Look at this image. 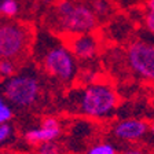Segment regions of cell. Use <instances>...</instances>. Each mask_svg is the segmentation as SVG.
<instances>
[{
    "instance_id": "6da1fadb",
    "label": "cell",
    "mask_w": 154,
    "mask_h": 154,
    "mask_svg": "<svg viewBox=\"0 0 154 154\" xmlns=\"http://www.w3.org/2000/svg\"><path fill=\"white\" fill-rule=\"evenodd\" d=\"M117 98L109 87L91 85L81 96V110L90 116H103L112 112Z\"/></svg>"
},
{
    "instance_id": "7a4b0ae2",
    "label": "cell",
    "mask_w": 154,
    "mask_h": 154,
    "mask_svg": "<svg viewBox=\"0 0 154 154\" xmlns=\"http://www.w3.org/2000/svg\"><path fill=\"white\" fill-rule=\"evenodd\" d=\"M58 15L62 25L73 32H87L95 26V17L90 10L66 0L58 6Z\"/></svg>"
},
{
    "instance_id": "3957f363",
    "label": "cell",
    "mask_w": 154,
    "mask_h": 154,
    "mask_svg": "<svg viewBox=\"0 0 154 154\" xmlns=\"http://www.w3.org/2000/svg\"><path fill=\"white\" fill-rule=\"evenodd\" d=\"M4 94L15 105L29 106L37 98L38 84L32 77H13L4 87Z\"/></svg>"
},
{
    "instance_id": "277c9868",
    "label": "cell",
    "mask_w": 154,
    "mask_h": 154,
    "mask_svg": "<svg viewBox=\"0 0 154 154\" xmlns=\"http://www.w3.org/2000/svg\"><path fill=\"white\" fill-rule=\"evenodd\" d=\"M128 62L139 76L154 81V45L136 42L128 50Z\"/></svg>"
},
{
    "instance_id": "5b68a950",
    "label": "cell",
    "mask_w": 154,
    "mask_h": 154,
    "mask_svg": "<svg viewBox=\"0 0 154 154\" xmlns=\"http://www.w3.org/2000/svg\"><path fill=\"white\" fill-rule=\"evenodd\" d=\"M26 44V32L15 23L0 25V57L10 59L21 54Z\"/></svg>"
},
{
    "instance_id": "8992f818",
    "label": "cell",
    "mask_w": 154,
    "mask_h": 154,
    "mask_svg": "<svg viewBox=\"0 0 154 154\" xmlns=\"http://www.w3.org/2000/svg\"><path fill=\"white\" fill-rule=\"evenodd\" d=\"M45 69L52 76L61 79V80H69L73 76L74 63L70 52L66 48L57 47L45 55Z\"/></svg>"
},
{
    "instance_id": "52a82bcc",
    "label": "cell",
    "mask_w": 154,
    "mask_h": 154,
    "mask_svg": "<svg viewBox=\"0 0 154 154\" xmlns=\"http://www.w3.org/2000/svg\"><path fill=\"white\" fill-rule=\"evenodd\" d=\"M147 125L138 120H129V121L120 122L114 129V134L121 139L127 140H134V139L140 138L142 135L146 134Z\"/></svg>"
},
{
    "instance_id": "ba28073f",
    "label": "cell",
    "mask_w": 154,
    "mask_h": 154,
    "mask_svg": "<svg viewBox=\"0 0 154 154\" xmlns=\"http://www.w3.org/2000/svg\"><path fill=\"white\" fill-rule=\"evenodd\" d=\"M59 134V125L55 119H45L43 127L40 129H33L26 134V139L29 142H42V140H51L57 138Z\"/></svg>"
},
{
    "instance_id": "9c48e42d",
    "label": "cell",
    "mask_w": 154,
    "mask_h": 154,
    "mask_svg": "<svg viewBox=\"0 0 154 154\" xmlns=\"http://www.w3.org/2000/svg\"><path fill=\"white\" fill-rule=\"evenodd\" d=\"M73 52L80 58H91L96 52V43L91 36H81L72 43Z\"/></svg>"
},
{
    "instance_id": "30bf717a",
    "label": "cell",
    "mask_w": 154,
    "mask_h": 154,
    "mask_svg": "<svg viewBox=\"0 0 154 154\" xmlns=\"http://www.w3.org/2000/svg\"><path fill=\"white\" fill-rule=\"evenodd\" d=\"M11 116H13V113H11L10 107L0 99V125H3V122L11 119Z\"/></svg>"
},
{
    "instance_id": "8fae6325",
    "label": "cell",
    "mask_w": 154,
    "mask_h": 154,
    "mask_svg": "<svg viewBox=\"0 0 154 154\" xmlns=\"http://www.w3.org/2000/svg\"><path fill=\"white\" fill-rule=\"evenodd\" d=\"M88 154H116V150L110 144H99V146L91 149Z\"/></svg>"
},
{
    "instance_id": "7c38bea8",
    "label": "cell",
    "mask_w": 154,
    "mask_h": 154,
    "mask_svg": "<svg viewBox=\"0 0 154 154\" xmlns=\"http://www.w3.org/2000/svg\"><path fill=\"white\" fill-rule=\"evenodd\" d=\"M17 11H18V4H17L14 0H8V2L6 3V6H4V8H3V14H6L7 17L15 15Z\"/></svg>"
},
{
    "instance_id": "4fadbf2b",
    "label": "cell",
    "mask_w": 154,
    "mask_h": 154,
    "mask_svg": "<svg viewBox=\"0 0 154 154\" xmlns=\"http://www.w3.org/2000/svg\"><path fill=\"white\" fill-rule=\"evenodd\" d=\"M14 72V66L13 63L10 61H2L0 62V73L2 74H6V76H11Z\"/></svg>"
},
{
    "instance_id": "5bb4252c",
    "label": "cell",
    "mask_w": 154,
    "mask_h": 154,
    "mask_svg": "<svg viewBox=\"0 0 154 154\" xmlns=\"http://www.w3.org/2000/svg\"><path fill=\"white\" fill-rule=\"evenodd\" d=\"M38 154H58V149H57V146L52 143H45L40 147Z\"/></svg>"
},
{
    "instance_id": "9a60e30c",
    "label": "cell",
    "mask_w": 154,
    "mask_h": 154,
    "mask_svg": "<svg viewBox=\"0 0 154 154\" xmlns=\"http://www.w3.org/2000/svg\"><path fill=\"white\" fill-rule=\"evenodd\" d=\"M144 23H146V26H147L149 30L154 35V13L150 11V13L146 15V21H144Z\"/></svg>"
},
{
    "instance_id": "2e32d148",
    "label": "cell",
    "mask_w": 154,
    "mask_h": 154,
    "mask_svg": "<svg viewBox=\"0 0 154 154\" xmlns=\"http://www.w3.org/2000/svg\"><path fill=\"white\" fill-rule=\"evenodd\" d=\"M10 132H11V129H10L8 125H6V124L0 125V142H3L4 139L8 138Z\"/></svg>"
},
{
    "instance_id": "e0dca14e",
    "label": "cell",
    "mask_w": 154,
    "mask_h": 154,
    "mask_svg": "<svg viewBox=\"0 0 154 154\" xmlns=\"http://www.w3.org/2000/svg\"><path fill=\"white\" fill-rule=\"evenodd\" d=\"M95 8L99 13H105V11H107V3H105L103 0H98L95 3Z\"/></svg>"
},
{
    "instance_id": "ac0fdd59",
    "label": "cell",
    "mask_w": 154,
    "mask_h": 154,
    "mask_svg": "<svg viewBox=\"0 0 154 154\" xmlns=\"http://www.w3.org/2000/svg\"><path fill=\"white\" fill-rule=\"evenodd\" d=\"M7 2H8V0H0V13H3V8H4Z\"/></svg>"
},
{
    "instance_id": "d6986e66",
    "label": "cell",
    "mask_w": 154,
    "mask_h": 154,
    "mask_svg": "<svg viewBox=\"0 0 154 154\" xmlns=\"http://www.w3.org/2000/svg\"><path fill=\"white\" fill-rule=\"evenodd\" d=\"M149 8H150L151 13H154V0H150V2H149Z\"/></svg>"
},
{
    "instance_id": "ffe728a7",
    "label": "cell",
    "mask_w": 154,
    "mask_h": 154,
    "mask_svg": "<svg viewBox=\"0 0 154 154\" xmlns=\"http://www.w3.org/2000/svg\"><path fill=\"white\" fill-rule=\"evenodd\" d=\"M125 154H140V151H138V150H131V151H127Z\"/></svg>"
},
{
    "instance_id": "44dd1931",
    "label": "cell",
    "mask_w": 154,
    "mask_h": 154,
    "mask_svg": "<svg viewBox=\"0 0 154 154\" xmlns=\"http://www.w3.org/2000/svg\"><path fill=\"white\" fill-rule=\"evenodd\" d=\"M151 129H153V132H154V124H153V125H151Z\"/></svg>"
},
{
    "instance_id": "7402d4cb",
    "label": "cell",
    "mask_w": 154,
    "mask_h": 154,
    "mask_svg": "<svg viewBox=\"0 0 154 154\" xmlns=\"http://www.w3.org/2000/svg\"><path fill=\"white\" fill-rule=\"evenodd\" d=\"M47 2H51V0H47Z\"/></svg>"
}]
</instances>
